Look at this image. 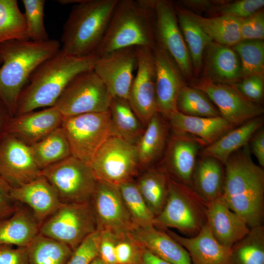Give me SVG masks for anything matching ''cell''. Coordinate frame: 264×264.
<instances>
[{
	"label": "cell",
	"instance_id": "cell-28",
	"mask_svg": "<svg viewBox=\"0 0 264 264\" xmlns=\"http://www.w3.org/2000/svg\"><path fill=\"white\" fill-rule=\"evenodd\" d=\"M223 164L216 159L202 156L196 162L191 188L205 202L221 196L225 178Z\"/></svg>",
	"mask_w": 264,
	"mask_h": 264
},
{
	"label": "cell",
	"instance_id": "cell-9",
	"mask_svg": "<svg viewBox=\"0 0 264 264\" xmlns=\"http://www.w3.org/2000/svg\"><path fill=\"white\" fill-rule=\"evenodd\" d=\"M96 229L90 201L63 203L42 223L39 234L63 242L73 250Z\"/></svg>",
	"mask_w": 264,
	"mask_h": 264
},
{
	"label": "cell",
	"instance_id": "cell-42",
	"mask_svg": "<svg viewBox=\"0 0 264 264\" xmlns=\"http://www.w3.org/2000/svg\"><path fill=\"white\" fill-rule=\"evenodd\" d=\"M27 35L29 40L43 42L48 40L44 24V0H22Z\"/></svg>",
	"mask_w": 264,
	"mask_h": 264
},
{
	"label": "cell",
	"instance_id": "cell-13",
	"mask_svg": "<svg viewBox=\"0 0 264 264\" xmlns=\"http://www.w3.org/2000/svg\"><path fill=\"white\" fill-rule=\"evenodd\" d=\"M215 105L220 116L234 127L261 116L264 108L244 96L233 85L218 83L203 78L193 85Z\"/></svg>",
	"mask_w": 264,
	"mask_h": 264
},
{
	"label": "cell",
	"instance_id": "cell-12",
	"mask_svg": "<svg viewBox=\"0 0 264 264\" xmlns=\"http://www.w3.org/2000/svg\"><path fill=\"white\" fill-rule=\"evenodd\" d=\"M153 13L155 41L170 55L183 76L191 78L193 72L191 58L174 5L168 0H153Z\"/></svg>",
	"mask_w": 264,
	"mask_h": 264
},
{
	"label": "cell",
	"instance_id": "cell-36",
	"mask_svg": "<svg viewBox=\"0 0 264 264\" xmlns=\"http://www.w3.org/2000/svg\"><path fill=\"white\" fill-rule=\"evenodd\" d=\"M27 251L28 264H67L73 252L67 245L39 234Z\"/></svg>",
	"mask_w": 264,
	"mask_h": 264
},
{
	"label": "cell",
	"instance_id": "cell-49",
	"mask_svg": "<svg viewBox=\"0 0 264 264\" xmlns=\"http://www.w3.org/2000/svg\"><path fill=\"white\" fill-rule=\"evenodd\" d=\"M120 236L107 231H101L99 257L107 264H117L115 248Z\"/></svg>",
	"mask_w": 264,
	"mask_h": 264
},
{
	"label": "cell",
	"instance_id": "cell-46",
	"mask_svg": "<svg viewBox=\"0 0 264 264\" xmlns=\"http://www.w3.org/2000/svg\"><path fill=\"white\" fill-rule=\"evenodd\" d=\"M246 98L259 104L264 97V74L248 76L233 84Z\"/></svg>",
	"mask_w": 264,
	"mask_h": 264
},
{
	"label": "cell",
	"instance_id": "cell-10",
	"mask_svg": "<svg viewBox=\"0 0 264 264\" xmlns=\"http://www.w3.org/2000/svg\"><path fill=\"white\" fill-rule=\"evenodd\" d=\"M110 110L64 118L61 127L71 155L89 165L94 156L111 136Z\"/></svg>",
	"mask_w": 264,
	"mask_h": 264
},
{
	"label": "cell",
	"instance_id": "cell-33",
	"mask_svg": "<svg viewBox=\"0 0 264 264\" xmlns=\"http://www.w3.org/2000/svg\"><path fill=\"white\" fill-rule=\"evenodd\" d=\"M186 10L213 41L231 47L242 41L240 30L242 19L225 15L205 18Z\"/></svg>",
	"mask_w": 264,
	"mask_h": 264
},
{
	"label": "cell",
	"instance_id": "cell-51",
	"mask_svg": "<svg viewBox=\"0 0 264 264\" xmlns=\"http://www.w3.org/2000/svg\"><path fill=\"white\" fill-rule=\"evenodd\" d=\"M250 152L256 157L261 167H264V130L261 127L252 136L250 140Z\"/></svg>",
	"mask_w": 264,
	"mask_h": 264
},
{
	"label": "cell",
	"instance_id": "cell-56",
	"mask_svg": "<svg viewBox=\"0 0 264 264\" xmlns=\"http://www.w3.org/2000/svg\"><path fill=\"white\" fill-rule=\"evenodd\" d=\"M90 264H107L105 263L102 259L98 256L96 257Z\"/></svg>",
	"mask_w": 264,
	"mask_h": 264
},
{
	"label": "cell",
	"instance_id": "cell-50",
	"mask_svg": "<svg viewBox=\"0 0 264 264\" xmlns=\"http://www.w3.org/2000/svg\"><path fill=\"white\" fill-rule=\"evenodd\" d=\"M12 187L0 177V220L12 215L18 208L20 203L11 195Z\"/></svg>",
	"mask_w": 264,
	"mask_h": 264
},
{
	"label": "cell",
	"instance_id": "cell-22",
	"mask_svg": "<svg viewBox=\"0 0 264 264\" xmlns=\"http://www.w3.org/2000/svg\"><path fill=\"white\" fill-rule=\"evenodd\" d=\"M129 234L144 249L172 264H192L187 250L154 225L135 226Z\"/></svg>",
	"mask_w": 264,
	"mask_h": 264
},
{
	"label": "cell",
	"instance_id": "cell-48",
	"mask_svg": "<svg viewBox=\"0 0 264 264\" xmlns=\"http://www.w3.org/2000/svg\"><path fill=\"white\" fill-rule=\"evenodd\" d=\"M0 264H28L27 247L0 244Z\"/></svg>",
	"mask_w": 264,
	"mask_h": 264
},
{
	"label": "cell",
	"instance_id": "cell-57",
	"mask_svg": "<svg viewBox=\"0 0 264 264\" xmlns=\"http://www.w3.org/2000/svg\"><path fill=\"white\" fill-rule=\"evenodd\" d=\"M2 62V61L1 58L0 57V64H1Z\"/></svg>",
	"mask_w": 264,
	"mask_h": 264
},
{
	"label": "cell",
	"instance_id": "cell-55",
	"mask_svg": "<svg viewBox=\"0 0 264 264\" xmlns=\"http://www.w3.org/2000/svg\"><path fill=\"white\" fill-rule=\"evenodd\" d=\"M83 0H59V2L62 4H70V3H75L77 4L81 2Z\"/></svg>",
	"mask_w": 264,
	"mask_h": 264
},
{
	"label": "cell",
	"instance_id": "cell-11",
	"mask_svg": "<svg viewBox=\"0 0 264 264\" xmlns=\"http://www.w3.org/2000/svg\"><path fill=\"white\" fill-rule=\"evenodd\" d=\"M89 166L97 180L119 186L133 180L139 166L135 145L110 136L98 150Z\"/></svg>",
	"mask_w": 264,
	"mask_h": 264
},
{
	"label": "cell",
	"instance_id": "cell-45",
	"mask_svg": "<svg viewBox=\"0 0 264 264\" xmlns=\"http://www.w3.org/2000/svg\"><path fill=\"white\" fill-rule=\"evenodd\" d=\"M264 0H242L222 5H215L212 10L219 13L240 19L246 18L264 6Z\"/></svg>",
	"mask_w": 264,
	"mask_h": 264
},
{
	"label": "cell",
	"instance_id": "cell-32",
	"mask_svg": "<svg viewBox=\"0 0 264 264\" xmlns=\"http://www.w3.org/2000/svg\"><path fill=\"white\" fill-rule=\"evenodd\" d=\"M169 175L160 169H150L141 175L136 182L139 192L154 216L163 209L168 196Z\"/></svg>",
	"mask_w": 264,
	"mask_h": 264
},
{
	"label": "cell",
	"instance_id": "cell-44",
	"mask_svg": "<svg viewBox=\"0 0 264 264\" xmlns=\"http://www.w3.org/2000/svg\"><path fill=\"white\" fill-rule=\"evenodd\" d=\"M143 248L129 234L120 236L115 248L117 264H139Z\"/></svg>",
	"mask_w": 264,
	"mask_h": 264
},
{
	"label": "cell",
	"instance_id": "cell-7",
	"mask_svg": "<svg viewBox=\"0 0 264 264\" xmlns=\"http://www.w3.org/2000/svg\"><path fill=\"white\" fill-rule=\"evenodd\" d=\"M112 96L93 69L82 72L68 84L55 107L64 118L108 111Z\"/></svg>",
	"mask_w": 264,
	"mask_h": 264
},
{
	"label": "cell",
	"instance_id": "cell-39",
	"mask_svg": "<svg viewBox=\"0 0 264 264\" xmlns=\"http://www.w3.org/2000/svg\"><path fill=\"white\" fill-rule=\"evenodd\" d=\"M176 107L179 112L189 116H220L216 107L202 92L186 85L179 92L177 99Z\"/></svg>",
	"mask_w": 264,
	"mask_h": 264
},
{
	"label": "cell",
	"instance_id": "cell-19",
	"mask_svg": "<svg viewBox=\"0 0 264 264\" xmlns=\"http://www.w3.org/2000/svg\"><path fill=\"white\" fill-rule=\"evenodd\" d=\"M64 119L62 113L55 107H48L11 117L6 133L31 145L61 127Z\"/></svg>",
	"mask_w": 264,
	"mask_h": 264
},
{
	"label": "cell",
	"instance_id": "cell-38",
	"mask_svg": "<svg viewBox=\"0 0 264 264\" xmlns=\"http://www.w3.org/2000/svg\"><path fill=\"white\" fill-rule=\"evenodd\" d=\"M11 40H29L25 19L16 0H0V44Z\"/></svg>",
	"mask_w": 264,
	"mask_h": 264
},
{
	"label": "cell",
	"instance_id": "cell-21",
	"mask_svg": "<svg viewBox=\"0 0 264 264\" xmlns=\"http://www.w3.org/2000/svg\"><path fill=\"white\" fill-rule=\"evenodd\" d=\"M168 119L174 133L192 138L202 146L210 145L234 128L220 116H193L177 111Z\"/></svg>",
	"mask_w": 264,
	"mask_h": 264
},
{
	"label": "cell",
	"instance_id": "cell-43",
	"mask_svg": "<svg viewBox=\"0 0 264 264\" xmlns=\"http://www.w3.org/2000/svg\"><path fill=\"white\" fill-rule=\"evenodd\" d=\"M101 231L96 229L73 250L67 264H90L99 256Z\"/></svg>",
	"mask_w": 264,
	"mask_h": 264
},
{
	"label": "cell",
	"instance_id": "cell-1",
	"mask_svg": "<svg viewBox=\"0 0 264 264\" xmlns=\"http://www.w3.org/2000/svg\"><path fill=\"white\" fill-rule=\"evenodd\" d=\"M98 59L95 54L78 57L59 50L32 74L20 96L15 116L53 107L70 81L79 73L93 69Z\"/></svg>",
	"mask_w": 264,
	"mask_h": 264
},
{
	"label": "cell",
	"instance_id": "cell-47",
	"mask_svg": "<svg viewBox=\"0 0 264 264\" xmlns=\"http://www.w3.org/2000/svg\"><path fill=\"white\" fill-rule=\"evenodd\" d=\"M240 30L242 40H263L264 11L261 9L250 16L242 19Z\"/></svg>",
	"mask_w": 264,
	"mask_h": 264
},
{
	"label": "cell",
	"instance_id": "cell-35",
	"mask_svg": "<svg viewBox=\"0 0 264 264\" xmlns=\"http://www.w3.org/2000/svg\"><path fill=\"white\" fill-rule=\"evenodd\" d=\"M29 146L34 159L41 170L71 155L68 141L61 127Z\"/></svg>",
	"mask_w": 264,
	"mask_h": 264
},
{
	"label": "cell",
	"instance_id": "cell-18",
	"mask_svg": "<svg viewBox=\"0 0 264 264\" xmlns=\"http://www.w3.org/2000/svg\"><path fill=\"white\" fill-rule=\"evenodd\" d=\"M155 69V95L158 112L168 118L177 111V99L185 85L175 61L158 42L152 48Z\"/></svg>",
	"mask_w": 264,
	"mask_h": 264
},
{
	"label": "cell",
	"instance_id": "cell-15",
	"mask_svg": "<svg viewBox=\"0 0 264 264\" xmlns=\"http://www.w3.org/2000/svg\"><path fill=\"white\" fill-rule=\"evenodd\" d=\"M137 72L128 101L145 126L158 113L155 95V69L152 48L136 47Z\"/></svg>",
	"mask_w": 264,
	"mask_h": 264
},
{
	"label": "cell",
	"instance_id": "cell-25",
	"mask_svg": "<svg viewBox=\"0 0 264 264\" xmlns=\"http://www.w3.org/2000/svg\"><path fill=\"white\" fill-rule=\"evenodd\" d=\"M203 61L204 79L230 85L242 79L240 59L230 46L212 41L205 50Z\"/></svg>",
	"mask_w": 264,
	"mask_h": 264
},
{
	"label": "cell",
	"instance_id": "cell-24",
	"mask_svg": "<svg viewBox=\"0 0 264 264\" xmlns=\"http://www.w3.org/2000/svg\"><path fill=\"white\" fill-rule=\"evenodd\" d=\"M166 230L187 250L192 264H230V249L218 242L206 223L197 235L190 238Z\"/></svg>",
	"mask_w": 264,
	"mask_h": 264
},
{
	"label": "cell",
	"instance_id": "cell-8",
	"mask_svg": "<svg viewBox=\"0 0 264 264\" xmlns=\"http://www.w3.org/2000/svg\"><path fill=\"white\" fill-rule=\"evenodd\" d=\"M63 203L91 201L97 179L89 165L71 155L42 170Z\"/></svg>",
	"mask_w": 264,
	"mask_h": 264
},
{
	"label": "cell",
	"instance_id": "cell-6",
	"mask_svg": "<svg viewBox=\"0 0 264 264\" xmlns=\"http://www.w3.org/2000/svg\"><path fill=\"white\" fill-rule=\"evenodd\" d=\"M207 203L193 190L170 176L168 196L154 225L161 229H178L194 236L206 222Z\"/></svg>",
	"mask_w": 264,
	"mask_h": 264
},
{
	"label": "cell",
	"instance_id": "cell-3",
	"mask_svg": "<svg viewBox=\"0 0 264 264\" xmlns=\"http://www.w3.org/2000/svg\"><path fill=\"white\" fill-rule=\"evenodd\" d=\"M60 48L56 40L37 42L11 40L0 44V100L11 116L16 112L20 96L35 69Z\"/></svg>",
	"mask_w": 264,
	"mask_h": 264
},
{
	"label": "cell",
	"instance_id": "cell-16",
	"mask_svg": "<svg viewBox=\"0 0 264 264\" xmlns=\"http://www.w3.org/2000/svg\"><path fill=\"white\" fill-rule=\"evenodd\" d=\"M42 176L30 146L6 133L0 140V177L14 188Z\"/></svg>",
	"mask_w": 264,
	"mask_h": 264
},
{
	"label": "cell",
	"instance_id": "cell-2",
	"mask_svg": "<svg viewBox=\"0 0 264 264\" xmlns=\"http://www.w3.org/2000/svg\"><path fill=\"white\" fill-rule=\"evenodd\" d=\"M224 166L222 197L250 228L263 224L264 171L252 160L248 145L232 154Z\"/></svg>",
	"mask_w": 264,
	"mask_h": 264
},
{
	"label": "cell",
	"instance_id": "cell-54",
	"mask_svg": "<svg viewBox=\"0 0 264 264\" xmlns=\"http://www.w3.org/2000/svg\"><path fill=\"white\" fill-rule=\"evenodd\" d=\"M185 6L196 9L195 10H204L210 9L215 6L213 4L214 2L209 0H184L182 2Z\"/></svg>",
	"mask_w": 264,
	"mask_h": 264
},
{
	"label": "cell",
	"instance_id": "cell-52",
	"mask_svg": "<svg viewBox=\"0 0 264 264\" xmlns=\"http://www.w3.org/2000/svg\"><path fill=\"white\" fill-rule=\"evenodd\" d=\"M11 117L8 110L0 100V140L6 133L7 125Z\"/></svg>",
	"mask_w": 264,
	"mask_h": 264
},
{
	"label": "cell",
	"instance_id": "cell-31",
	"mask_svg": "<svg viewBox=\"0 0 264 264\" xmlns=\"http://www.w3.org/2000/svg\"><path fill=\"white\" fill-rule=\"evenodd\" d=\"M174 7L178 25L189 51L193 72L198 74L202 66L205 50L213 41L186 9L175 5Z\"/></svg>",
	"mask_w": 264,
	"mask_h": 264
},
{
	"label": "cell",
	"instance_id": "cell-26",
	"mask_svg": "<svg viewBox=\"0 0 264 264\" xmlns=\"http://www.w3.org/2000/svg\"><path fill=\"white\" fill-rule=\"evenodd\" d=\"M202 146L188 136L174 133L166 150L165 162L168 171L177 182L191 188L196 157Z\"/></svg>",
	"mask_w": 264,
	"mask_h": 264
},
{
	"label": "cell",
	"instance_id": "cell-5",
	"mask_svg": "<svg viewBox=\"0 0 264 264\" xmlns=\"http://www.w3.org/2000/svg\"><path fill=\"white\" fill-rule=\"evenodd\" d=\"M118 0H83L72 8L63 28L62 49L78 57L95 54Z\"/></svg>",
	"mask_w": 264,
	"mask_h": 264
},
{
	"label": "cell",
	"instance_id": "cell-14",
	"mask_svg": "<svg viewBox=\"0 0 264 264\" xmlns=\"http://www.w3.org/2000/svg\"><path fill=\"white\" fill-rule=\"evenodd\" d=\"M91 203L97 229L121 236L135 226L118 186L97 180Z\"/></svg>",
	"mask_w": 264,
	"mask_h": 264
},
{
	"label": "cell",
	"instance_id": "cell-17",
	"mask_svg": "<svg viewBox=\"0 0 264 264\" xmlns=\"http://www.w3.org/2000/svg\"><path fill=\"white\" fill-rule=\"evenodd\" d=\"M137 68L136 47L113 51L98 57L93 70L107 86L112 97L128 100Z\"/></svg>",
	"mask_w": 264,
	"mask_h": 264
},
{
	"label": "cell",
	"instance_id": "cell-53",
	"mask_svg": "<svg viewBox=\"0 0 264 264\" xmlns=\"http://www.w3.org/2000/svg\"><path fill=\"white\" fill-rule=\"evenodd\" d=\"M139 264H172L157 257L148 250L143 248Z\"/></svg>",
	"mask_w": 264,
	"mask_h": 264
},
{
	"label": "cell",
	"instance_id": "cell-34",
	"mask_svg": "<svg viewBox=\"0 0 264 264\" xmlns=\"http://www.w3.org/2000/svg\"><path fill=\"white\" fill-rule=\"evenodd\" d=\"M144 132L135 145L139 165L146 166L155 160L165 147L167 128L159 113L149 121Z\"/></svg>",
	"mask_w": 264,
	"mask_h": 264
},
{
	"label": "cell",
	"instance_id": "cell-29",
	"mask_svg": "<svg viewBox=\"0 0 264 264\" xmlns=\"http://www.w3.org/2000/svg\"><path fill=\"white\" fill-rule=\"evenodd\" d=\"M263 123V118L259 116L233 128L213 143L203 147L201 156L214 158L224 165L232 154L248 145Z\"/></svg>",
	"mask_w": 264,
	"mask_h": 264
},
{
	"label": "cell",
	"instance_id": "cell-27",
	"mask_svg": "<svg viewBox=\"0 0 264 264\" xmlns=\"http://www.w3.org/2000/svg\"><path fill=\"white\" fill-rule=\"evenodd\" d=\"M41 224L32 210L20 203L12 215L0 220V244L27 247L39 234Z\"/></svg>",
	"mask_w": 264,
	"mask_h": 264
},
{
	"label": "cell",
	"instance_id": "cell-23",
	"mask_svg": "<svg viewBox=\"0 0 264 264\" xmlns=\"http://www.w3.org/2000/svg\"><path fill=\"white\" fill-rule=\"evenodd\" d=\"M11 195L17 202L29 208L41 223L63 204L43 176L22 186L12 187Z\"/></svg>",
	"mask_w": 264,
	"mask_h": 264
},
{
	"label": "cell",
	"instance_id": "cell-37",
	"mask_svg": "<svg viewBox=\"0 0 264 264\" xmlns=\"http://www.w3.org/2000/svg\"><path fill=\"white\" fill-rule=\"evenodd\" d=\"M230 264H264V227L250 228L230 249Z\"/></svg>",
	"mask_w": 264,
	"mask_h": 264
},
{
	"label": "cell",
	"instance_id": "cell-30",
	"mask_svg": "<svg viewBox=\"0 0 264 264\" xmlns=\"http://www.w3.org/2000/svg\"><path fill=\"white\" fill-rule=\"evenodd\" d=\"M110 111L111 136L121 138L135 145L145 128L128 100L112 97Z\"/></svg>",
	"mask_w": 264,
	"mask_h": 264
},
{
	"label": "cell",
	"instance_id": "cell-40",
	"mask_svg": "<svg viewBox=\"0 0 264 264\" xmlns=\"http://www.w3.org/2000/svg\"><path fill=\"white\" fill-rule=\"evenodd\" d=\"M232 48L240 59L242 79L250 75L264 74L263 40H242Z\"/></svg>",
	"mask_w": 264,
	"mask_h": 264
},
{
	"label": "cell",
	"instance_id": "cell-4",
	"mask_svg": "<svg viewBox=\"0 0 264 264\" xmlns=\"http://www.w3.org/2000/svg\"><path fill=\"white\" fill-rule=\"evenodd\" d=\"M155 42L153 0H118L95 55L132 46L153 48Z\"/></svg>",
	"mask_w": 264,
	"mask_h": 264
},
{
	"label": "cell",
	"instance_id": "cell-20",
	"mask_svg": "<svg viewBox=\"0 0 264 264\" xmlns=\"http://www.w3.org/2000/svg\"><path fill=\"white\" fill-rule=\"evenodd\" d=\"M206 223L218 242L229 249L244 237L250 229L229 207L222 196L207 203Z\"/></svg>",
	"mask_w": 264,
	"mask_h": 264
},
{
	"label": "cell",
	"instance_id": "cell-41",
	"mask_svg": "<svg viewBox=\"0 0 264 264\" xmlns=\"http://www.w3.org/2000/svg\"><path fill=\"white\" fill-rule=\"evenodd\" d=\"M118 187L135 225H154V217L139 192L136 182L131 180L122 183Z\"/></svg>",
	"mask_w": 264,
	"mask_h": 264
}]
</instances>
